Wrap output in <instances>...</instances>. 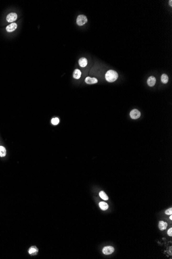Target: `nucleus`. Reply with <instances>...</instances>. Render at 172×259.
<instances>
[{
	"label": "nucleus",
	"mask_w": 172,
	"mask_h": 259,
	"mask_svg": "<svg viewBox=\"0 0 172 259\" xmlns=\"http://www.w3.org/2000/svg\"><path fill=\"white\" fill-rule=\"evenodd\" d=\"M118 78V73L113 70L108 71L105 75V78L106 80L109 82H113L117 80Z\"/></svg>",
	"instance_id": "obj_1"
},
{
	"label": "nucleus",
	"mask_w": 172,
	"mask_h": 259,
	"mask_svg": "<svg viewBox=\"0 0 172 259\" xmlns=\"http://www.w3.org/2000/svg\"><path fill=\"white\" fill-rule=\"evenodd\" d=\"M87 21H88V19L87 18V17L85 15H79L77 17L76 22H77V24L79 26L83 25L84 24H86V23L87 22Z\"/></svg>",
	"instance_id": "obj_2"
},
{
	"label": "nucleus",
	"mask_w": 172,
	"mask_h": 259,
	"mask_svg": "<svg viewBox=\"0 0 172 259\" xmlns=\"http://www.w3.org/2000/svg\"><path fill=\"white\" fill-rule=\"evenodd\" d=\"M18 16L16 13L11 12L6 17V20L8 22H13L16 21L17 19Z\"/></svg>",
	"instance_id": "obj_3"
},
{
	"label": "nucleus",
	"mask_w": 172,
	"mask_h": 259,
	"mask_svg": "<svg viewBox=\"0 0 172 259\" xmlns=\"http://www.w3.org/2000/svg\"><path fill=\"white\" fill-rule=\"evenodd\" d=\"M114 251V249L113 247L110 246H106L102 249V252L105 255H109L112 254Z\"/></svg>",
	"instance_id": "obj_4"
},
{
	"label": "nucleus",
	"mask_w": 172,
	"mask_h": 259,
	"mask_svg": "<svg viewBox=\"0 0 172 259\" xmlns=\"http://www.w3.org/2000/svg\"><path fill=\"white\" fill-rule=\"evenodd\" d=\"M130 116L131 118L137 119L140 117L141 113L137 109H134V110L131 111L130 113Z\"/></svg>",
	"instance_id": "obj_5"
},
{
	"label": "nucleus",
	"mask_w": 172,
	"mask_h": 259,
	"mask_svg": "<svg viewBox=\"0 0 172 259\" xmlns=\"http://www.w3.org/2000/svg\"><path fill=\"white\" fill-rule=\"evenodd\" d=\"M17 28V24L16 23H12V24H10L7 26H6V31L8 32H11L14 31L15 29Z\"/></svg>",
	"instance_id": "obj_6"
},
{
	"label": "nucleus",
	"mask_w": 172,
	"mask_h": 259,
	"mask_svg": "<svg viewBox=\"0 0 172 259\" xmlns=\"http://www.w3.org/2000/svg\"><path fill=\"white\" fill-rule=\"evenodd\" d=\"M85 82L88 84H92L97 83L98 82V80L97 79L95 78H91L90 77H88L86 78Z\"/></svg>",
	"instance_id": "obj_7"
},
{
	"label": "nucleus",
	"mask_w": 172,
	"mask_h": 259,
	"mask_svg": "<svg viewBox=\"0 0 172 259\" xmlns=\"http://www.w3.org/2000/svg\"><path fill=\"white\" fill-rule=\"evenodd\" d=\"M156 82V79L154 76H150L147 80V84L150 86H153L155 85Z\"/></svg>",
	"instance_id": "obj_8"
},
{
	"label": "nucleus",
	"mask_w": 172,
	"mask_h": 259,
	"mask_svg": "<svg viewBox=\"0 0 172 259\" xmlns=\"http://www.w3.org/2000/svg\"><path fill=\"white\" fill-rule=\"evenodd\" d=\"M79 65L81 66V67H85L87 66L88 64V61L87 59L85 58H81L79 59Z\"/></svg>",
	"instance_id": "obj_9"
},
{
	"label": "nucleus",
	"mask_w": 172,
	"mask_h": 259,
	"mask_svg": "<svg viewBox=\"0 0 172 259\" xmlns=\"http://www.w3.org/2000/svg\"><path fill=\"white\" fill-rule=\"evenodd\" d=\"M167 223L163 221H160L159 223V228L160 230L163 231L164 230H165L167 228Z\"/></svg>",
	"instance_id": "obj_10"
},
{
	"label": "nucleus",
	"mask_w": 172,
	"mask_h": 259,
	"mask_svg": "<svg viewBox=\"0 0 172 259\" xmlns=\"http://www.w3.org/2000/svg\"><path fill=\"white\" fill-rule=\"evenodd\" d=\"M81 75V72L78 69H76L73 72V77L75 79H78L80 78Z\"/></svg>",
	"instance_id": "obj_11"
},
{
	"label": "nucleus",
	"mask_w": 172,
	"mask_h": 259,
	"mask_svg": "<svg viewBox=\"0 0 172 259\" xmlns=\"http://www.w3.org/2000/svg\"><path fill=\"white\" fill-rule=\"evenodd\" d=\"M99 206L102 211H106L108 208V205L104 202H101L99 203Z\"/></svg>",
	"instance_id": "obj_12"
},
{
	"label": "nucleus",
	"mask_w": 172,
	"mask_h": 259,
	"mask_svg": "<svg viewBox=\"0 0 172 259\" xmlns=\"http://www.w3.org/2000/svg\"><path fill=\"white\" fill-rule=\"evenodd\" d=\"M99 195H100V197L102 199V200H105V201H107L108 200V197L107 196V195L106 194V193L104 191H101L100 193H99Z\"/></svg>",
	"instance_id": "obj_13"
},
{
	"label": "nucleus",
	"mask_w": 172,
	"mask_h": 259,
	"mask_svg": "<svg viewBox=\"0 0 172 259\" xmlns=\"http://www.w3.org/2000/svg\"><path fill=\"white\" fill-rule=\"evenodd\" d=\"M161 80L162 82L164 84H166L168 82V76L166 74H163L161 76Z\"/></svg>",
	"instance_id": "obj_14"
},
{
	"label": "nucleus",
	"mask_w": 172,
	"mask_h": 259,
	"mask_svg": "<svg viewBox=\"0 0 172 259\" xmlns=\"http://www.w3.org/2000/svg\"><path fill=\"white\" fill-rule=\"evenodd\" d=\"M6 154V149L4 147L0 146V157H4Z\"/></svg>",
	"instance_id": "obj_15"
},
{
	"label": "nucleus",
	"mask_w": 172,
	"mask_h": 259,
	"mask_svg": "<svg viewBox=\"0 0 172 259\" xmlns=\"http://www.w3.org/2000/svg\"><path fill=\"white\" fill-rule=\"evenodd\" d=\"M38 252V249L35 248V247H32L29 250L28 252L30 254H36Z\"/></svg>",
	"instance_id": "obj_16"
},
{
	"label": "nucleus",
	"mask_w": 172,
	"mask_h": 259,
	"mask_svg": "<svg viewBox=\"0 0 172 259\" xmlns=\"http://www.w3.org/2000/svg\"><path fill=\"white\" fill-rule=\"evenodd\" d=\"M51 122L52 124H53L54 125H57L59 122V119L58 118H53L52 119V121H51Z\"/></svg>",
	"instance_id": "obj_17"
},
{
	"label": "nucleus",
	"mask_w": 172,
	"mask_h": 259,
	"mask_svg": "<svg viewBox=\"0 0 172 259\" xmlns=\"http://www.w3.org/2000/svg\"><path fill=\"white\" fill-rule=\"evenodd\" d=\"M165 214L167 215H172V208H171L168 209V210H167L166 211H165Z\"/></svg>",
	"instance_id": "obj_18"
},
{
	"label": "nucleus",
	"mask_w": 172,
	"mask_h": 259,
	"mask_svg": "<svg viewBox=\"0 0 172 259\" xmlns=\"http://www.w3.org/2000/svg\"><path fill=\"white\" fill-rule=\"evenodd\" d=\"M167 234L170 236H172V228H170L169 230L167 231Z\"/></svg>",
	"instance_id": "obj_19"
},
{
	"label": "nucleus",
	"mask_w": 172,
	"mask_h": 259,
	"mask_svg": "<svg viewBox=\"0 0 172 259\" xmlns=\"http://www.w3.org/2000/svg\"><path fill=\"white\" fill-rule=\"evenodd\" d=\"M172 0H170V1H169V3H170V5L171 6H172Z\"/></svg>",
	"instance_id": "obj_20"
},
{
	"label": "nucleus",
	"mask_w": 172,
	"mask_h": 259,
	"mask_svg": "<svg viewBox=\"0 0 172 259\" xmlns=\"http://www.w3.org/2000/svg\"><path fill=\"white\" fill-rule=\"evenodd\" d=\"M170 219H171V220H172V216L171 215V216H170Z\"/></svg>",
	"instance_id": "obj_21"
}]
</instances>
